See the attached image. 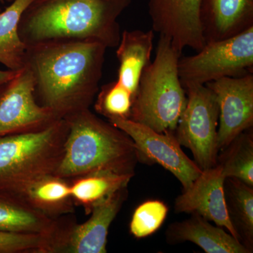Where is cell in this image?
Segmentation results:
<instances>
[{
    "mask_svg": "<svg viewBox=\"0 0 253 253\" xmlns=\"http://www.w3.org/2000/svg\"><path fill=\"white\" fill-rule=\"evenodd\" d=\"M181 54L160 36L156 58L145 68L133 100L129 120L160 133H175L187 96L178 71Z\"/></svg>",
    "mask_w": 253,
    "mask_h": 253,
    "instance_id": "4",
    "label": "cell"
},
{
    "mask_svg": "<svg viewBox=\"0 0 253 253\" xmlns=\"http://www.w3.org/2000/svg\"><path fill=\"white\" fill-rule=\"evenodd\" d=\"M154 31H126L121 33L116 49L119 61L117 81L135 96L141 74L151 63ZM134 100V99H133Z\"/></svg>",
    "mask_w": 253,
    "mask_h": 253,
    "instance_id": "16",
    "label": "cell"
},
{
    "mask_svg": "<svg viewBox=\"0 0 253 253\" xmlns=\"http://www.w3.org/2000/svg\"><path fill=\"white\" fill-rule=\"evenodd\" d=\"M219 106L217 129L219 151L253 126V75L222 78L206 84Z\"/></svg>",
    "mask_w": 253,
    "mask_h": 253,
    "instance_id": "11",
    "label": "cell"
},
{
    "mask_svg": "<svg viewBox=\"0 0 253 253\" xmlns=\"http://www.w3.org/2000/svg\"><path fill=\"white\" fill-rule=\"evenodd\" d=\"M197 213H191L186 220L168 226V241L171 244L190 241L207 253H250L244 245L222 227L213 226Z\"/></svg>",
    "mask_w": 253,
    "mask_h": 253,
    "instance_id": "15",
    "label": "cell"
},
{
    "mask_svg": "<svg viewBox=\"0 0 253 253\" xmlns=\"http://www.w3.org/2000/svg\"><path fill=\"white\" fill-rule=\"evenodd\" d=\"M168 208L162 201H148L136 208L131 217L129 231L136 239L154 234L167 217Z\"/></svg>",
    "mask_w": 253,
    "mask_h": 253,
    "instance_id": "24",
    "label": "cell"
},
{
    "mask_svg": "<svg viewBox=\"0 0 253 253\" xmlns=\"http://www.w3.org/2000/svg\"><path fill=\"white\" fill-rule=\"evenodd\" d=\"M127 197V186L93 208L91 217L78 224L69 214L60 217L52 253H106L110 226Z\"/></svg>",
    "mask_w": 253,
    "mask_h": 253,
    "instance_id": "9",
    "label": "cell"
},
{
    "mask_svg": "<svg viewBox=\"0 0 253 253\" xmlns=\"http://www.w3.org/2000/svg\"><path fill=\"white\" fill-rule=\"evenodd\" d=\"M52 239L41 234L0 230V253H51Z\"/></svg>",
    "mask_w": 253,
    "mask_h": 253,
    "instance_id": "25",
    "label": "cell"
},
{
    "mask_svg": "<svg viewBox=\"0 0 253 253\" xmlns=\"http://www.w3.org/2000/svg\"><path fill=\"white\" fill-rule=\"evenodd\" d=\"M185 90L187 101L174 134L179 144L191 151L200 169L205 170L217 165L219 106L215 95L206 85H191Z\"/></svg>",
    "mask_w": 253,
    "mask_h": 253,
    "instance_id": "7",
    "label": "cell"
},
{
    "mask_svg": "<svg viewBox=\"0 0 253 253\" xmlns=\"http://www.w3.org/2000/svg\"><path fill=\"white\" fill-rule=\"evenodd\" d=\"M200 21L205 41H224L253 26V0H202Z\"/></svg>",
    "mask_w": 253,
    "mask_h": 253,
    "instance_id": "14",
    "label": "cell"
},
{
    "mask_svg": "<svg viewBox=\"0 0 253 253\" xmlns=\"http://www.w3.org/2000/svg\"><path fill=\"white\" fill-rule=\"evenodd\" d=\"M96 97L94 107L96 113L108 120L129 119L134 97L118 81L101 86Z\"/></svg>",
    "mask_w": 253,
    "mask_h": 253,
    "instance_id": "23",
    "label": "cell"
},
{
    "mask_svg": "<svg viewBox=\"0 0 253 253\" xmlns=\"http://www.w3.org/2000/svg\"><path fill=\"white\" fill-rule=\"evenodd\" d=\"M16 73H17V71H11V70L7 69L5 70V71L0 70V88L1 86L4 85L5 83L12 79Z\"/></svg>",
    "mask_w": 253,
    "mask_h": 253,
    "instance_id": "26",
    "label": "cell"
},
{
    "mask_svg": "<svg viewBox=\"0 0 253 253\" xmlns=\"http://www.w3.org/2000/svg\"><path fill=\"white\" fill-rule=\"evenodd\" d=\"M225 179L219 165L202 170L191 186L183 190L182 194L176 198L174 211L177 213H197L216 225L225 228L240 241L226 208L224 188Z\"/></svg>",
    "mask_w": 253,
    "mask_h": 253,
    "instance_id": "13",
    "label": "cell"
},
{
    "mask_svg": "<svg viewBox=\"0 0 253 253\" xmlns=\"http://www.w3.org/2000/svg\"><path fill=\"white\" fill-rule=\"evenodd\" d=\"M218 155L217 164L225 177H234L253 186L252 128L241 133Z\"/></svg>",
    "mask_w": 253,
    "mask_h": 253,
    "instance_id": "22",
    "label": "cell"
},
{
    "mask_svg": "<svg viewBox=\"0 0 253 253\" xmlns=\"http://www.w3.org/2000/svg\"><path fill=\"white\" fill-rule=\"evenodd\" d=\"M202 0H149L152 30L166 37L181 54L186 47L199 51L206 44L200 21Z\"/></svg>",
    "mask_w": 253,
    "mask_h": 253,
    "instance_id": "12",
    "label": "cell"
},
{
    "mask_svg": "<svg viewBox=\"0 0 253 253\" xmlns=\"http://www.w3.org/2000/svg\"><path fill=\"white\" fill-rule=\"evenodd\" d=\"M65 120L68 135L54 175L68 180L95 174L134 176L136 165L144 163L129 136L90 109Z\"/></svg>",
    "mask_w": 253,
    "mask_h": 253,
    "instance_id": "3",
    "label": "cell"
},
{
    "mask_svg": "<svg viewBox=\"0 0 253 253\" xmlns=\"http://www.w3.org/2000/svg\"><path fill=\"white\" fill-rule=\"evenodd\" d=\"M60 217L51 218L31 207L17 195L0 192V230L41 234L53 239Z\"/></svg>",
    "mask_w": 253,
    "mask_h": 253,
    "instance_id": "17",
    "label": "cell"
},
{
    "mask_svg": "<svg viewBox=\"0 0 253 253\" xmlns=\"http://www.w3.org/2000/svg\"><path fill=\"white\" fill-rule=\"evenodd\" d=\"M133 176L117 174H88L70 180L73 203L81 206L89 215L95 206L126 187Z\"/></svg>",
    "mask_w": 253,
    "mask_h": 253,
    "instance_id": "21",
    "label": "cell"
},
{
    "mask_svg": "<svg viewBox=\"0 0 253 253\" xmlns=\"http://www.w3.org/2000/svg\"><path fill=\"white\" fill-rule=\"evenodd\" d=\"M253 26L224 41L208 42L196 54L180 57L179 78L184 89L222 78L253 74Z\"/></svg>",
    "mask_w": 253,
    "mask_h": 253,
    "instance_id": "6",
    "label": "cell"
},
{
    "mask_svg": "<svg viewBox=\"0 0 253 253\" xmlns=\"http://www.w3.org/2000/svg\"><path fill=\"white\" fill-rule=\"evenodd\" d=\"M3 2V0H0V4H1V3H2Z\"/></svg>",
    "mask_w": 253,
    "mask_h": 253,
    "instance_id": "27",
    "label": "cell"
},
{
    "mask_svg": "<svg viewBox=\"0 0 253 253\" xmlns=\"http://www.w3.org/2000/svg\"><path fill=\"white\" fill-rule=\"evenodd\" d=\"M68 132L67 121L60 119L43 130L0 137V192H15L54 174Z\"/></svg>",
    "mask_w": 253,
    "mask_h": 253,
    "instance_id": "5",
    "label": "cell"
},
{
    "mask_svg": "<svg viewBox=\"0 0 253 253\" xmlns=\"http://www.w3.org/2000/svg\"><path fill=\"white\" fill-rule=\"evenodd\" d=\"M108 121L129 136L144 163L161 165L180 181L183 190L189 188L202 172L181 149L175 134L158 132L129 119L115 118Z\"/></svg>",
    "mask_w": 253,
    "mask_h": 253,
    "instance_id": "10",
    "label": "cell"
},
{
    "mask_svg": "<svg viewBox=\"0 0 253 253\" xmlns=\"http://www.w3.org/2000/svg\"><path fill=\"white\" fill-rule=\"evenodd\" d=\"M59 120L38 104L34 78L26 66L0 88V137L43 130Z\"/></svg>",
    "mask_w": 253,
    "mask_h": 253,
    "instance_id": "8",
    "label": "cell"
},
{
    "mask_svg": "<svg viewBox=\"0 0 253 253\" xmlns=\"http://www.w3.org/2000/svg\"><path fill=\"white\" fill-rule=\"evenodd\" d=\"M107 47L91 41H50L26 47L38 104L60 119L89 109L99 90Z\"/></svg>",
    "mask_w": 253,
    "mask_h": 253,
    "instance_id": "1",
    "label": "cell"
},
{
    "mask_svg": "<svg viewBox=\"0 0 253 253\" xmlns=\"http://www.w3.org/2000/svg\"><path fill=\"white\" fill-rule=\"evenodd\" d=\"M224 188L226 208L231 223L239 234L241 244L252 253L253 186L236 178L226 177Z\"/></svg>",
    "mask_w": 253,
    "mask_h": 253,
    "instance_id": "20",
    "label": "cell"
},
{
    "mask_svg": "<svg viewBox=\"0 0 253 253\" xmlns=\"http://www.w3.org/2000/svg\"><path fill=\"white\" fill-rule=\"evenodd\" d=\"M11 194L17 195L31 207L51 218L74 211L70 180L54 174L38 178Z\"/></svg>",
    "mask_w": 253,
    "mask_h": 253,
    "instance_id": "18",
    "label": "cell"
},
{
    "mask_svg": "<svg viewBox=\"0 0 253 253\" xmlns=\"http://www.w3.org/2000/svg\"><path fill=\"white\" fill-rule=\"evenodd\" d=\"M33 0H13L0 11V63L18 71L25 66L27 45L20 38L18 26L23 11Z\"/></svg>",
    "mask_w": 253,
    "mask_h": 253,
    "instance_id": "19",
    "label": "cell"
},
{
    "mask_svg": "<svg viewBox=\"0 0 253 253\" xmlns=\"http://www.w3.org/2000/svg\"><path fill=\"white\" fill-rule=\"evenodd\" d=\"M131 0H33L23 11L18 34L26 45L50 41H91L116 48L118 18Z\"/></svg>",
    "mask_w": 253,
    "mask_h": 253,
    "instance_id": "2",
    "label": "cell"
}]
</instances>
